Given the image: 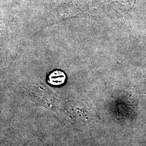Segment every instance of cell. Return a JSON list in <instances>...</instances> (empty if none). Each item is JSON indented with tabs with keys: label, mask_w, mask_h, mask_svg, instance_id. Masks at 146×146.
Returning a JSON list of instances; mask_svg holds the SVG:
<instances>
[{
	"label": "cell",
	"mask_w": 146,
	"mask_h": 146,
	"mask_svg": "<svg viewBox=\"0 0 146 146\" xmlns=\"http://www.w3.org/2000/svg\"><path fill=\"white\" fill-rule=\"evenodd\" d=\"M143 78H144V84L145 86V87L146 88V72H145V74H143Z\"/></svg>",
	"instance_id": "2"
},
{
	"label": "cell",
	"mask_w": 146,
	"mask_h": 146,
	"mask_svg": "<svg viewBox=\"0 0 146 146\" xmlns=\"http://www.w3.org/2000/svg\"><path fill=\"white\" fill-rule=\"evenodd\" d=\"M66 80V75L60 69H55L49 73L47 76V82L50 85L55 87L62 86Z\"/></svg>",
	"instance_id": "1"
}]
</instances>
